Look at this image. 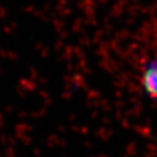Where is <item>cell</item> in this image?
I'll use <instances>...</instances> for the list:
<instances>
[{
    "mask_svg": "<svg viewBox=\"0 0 157 157\" xmlns=\"http://www.w3.org/2000/svg\"><path fill=\"white\" fill-rule=\"evenodd\" d=\"M142 84L150 98L157 99V61L148 64L143 73Z\"/></svg>",
    "mask_w": 157,
    "mask_h": 157,
    "instance_id": "1",
    "label": "cell"
}]
</instances>
